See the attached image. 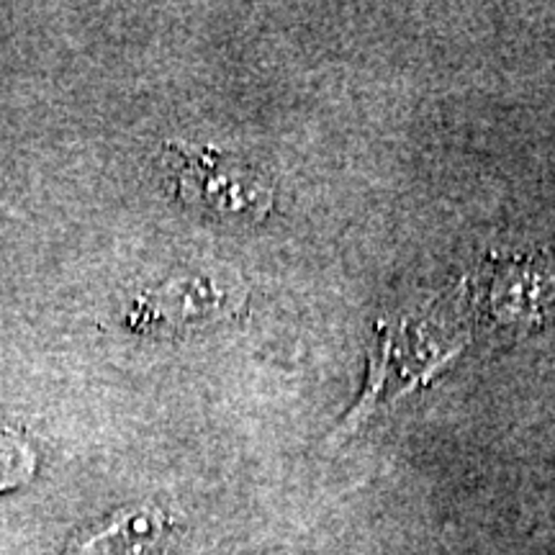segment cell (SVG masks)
<instances>
[{"instance_id":"cell-4","label":"cell","mask_w":555,"mask_h":555,"mask_svg":"<svg viewBox=\"0 0 555 555\" xmlns=\"http://www.w3.org/2000/svg\"><path fill=\"white\" fill-rule=\"evenodd\" d=\"M37 474V453L13 429H0V494L29 483Z\"/></svg>"},{"instance_id":"cell-2","label":"cell","mask_w":555,"mask_h":555,"mask_svg":"<svg viewBox=\"0 0 555 555\" xmlns=\"http://www.w3.org/2000/svg\"><path fill=\"white\" fill-rule=\"evenodd\" d=\"M168 530L170 517L159 506H129L80 532L65 555H155Z\"/></svg>"},{"instance_id":"cell-3","label":"cell","mask_w":555,"mask_h":555,"mask_svg":"<svg viewBox=\"0 0 555 555\" xmlns=\"http://www.w3.org/2000/svg\"><path fill=\"white\" fill-rule=\"evenodd\" d=\"M224 294L206 281H189L165 286L155 294L142 296L131 311V324L144 327H189L193 322H206L208 317L224 309Z\"/></svg>"},{"instance_id":"cell-1","label":"cell","mask_w":555,"mask_h":555,"mask_svg":"<svg viewBox=\"0 0 555 555\" xmlns=\"http://www.w3.org/2000/svg\"><path fill=\"white\" fill-rule=\"evenodd\" d=\"M170 150L180 163L178 193L191 206L219 219H262L273 206L268 185L219 152H193L178 144H170Z\"/></svg>"}]
</instances>
